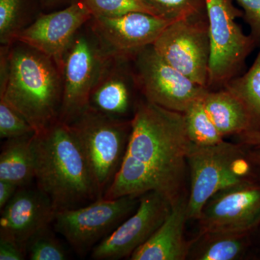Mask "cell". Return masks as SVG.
I'll list each match as a JSON object with an SVG mask.
<instances>
[{
    "label": "cell",
    "mask_w": 260,
    "mask_h": 260,
    "mask_svg": "<svg viewBox=\"0 0 260 260\" xmlns=\"http://www.w3.org/2000/svg\"><path fill=\"white\" fill-rule=\"evenodd\" d=\"M125 156L103 198H140L150 191L174 205L183 196L191 142L184 113L168 110L142 99L135 104Z\"/></svg>",
    "instance_id": "1"
},
{
    "label": "cell",
    "mask_w": 260,
    "mask_h": 260,
    "mask_svg": "<svg viewBox=\"0 0 260 260\" xmlns=\"http://www.w3.org/2000/svg\"><path fill=\"white\" fill-rule=\"evenodd\" d=\"M62 70L55 59L16 41L0 47V99L41 133L59 121Z\"/></svg>",
    "instance_id": "2"
},
{
    "label": "cell",
    "mask_w": 260,
    "mask_h": 260,
    "mask_svg": "<svg viewBox=\"0 0 260 260\" xmlns=\"http://www.w3.org/2000/svg\"><path fill=\"white\" fill-rule=\"evenodd\" d=\"M35 180L56 211L99 199L88 162L71 126L60 120L32 137Z\"/></svg>",
    "instance_id": "3"
},
{
    "label": "cell",
    "mask_w": 260,
    "mask_h": 260,
    "mask_svg": "<svg viewBox=\"0 0 260 260\" xmlns=\"http://www.w3.org/2000/svg\"><path fill=\"white\" fill-rule=\"evenodd\" d=\"M131 119L112 117L88 107L68 124L83 150L99 199L112 185L125 156Z\"/></svg>",
    "instance_id": "4"
},
{
    "label": "cell",
    "mask_w": 260,
    "mask_h": 260,
    "mask_svg": "<svg viewBox=\"0 0 260 260\" xmlns=\"http://www.w3.org/2000/svg\"><path fill=\"white\" fill-rule=\"evenodd\" d=\"M243 147L225 140L208 146L191 143L187 155L190 173L188 218L198 220L205 205L214 194L250 179L249 165L252 164Z\"/></svg>",
    "instance_id": "5"
},
{
    "label": "cell",
    "mask_w": 260,
    "mask_h": 260,
    "mask_svg": "<svg viewBox=\"0 0 260 260\" xmlns=\"http://www.w3.org/2000/svg\"><path fill=\"white\" fill-rule=\"evenodd\" d=\"M209 26L210 59L208 88H223L240 75L246 58L258 46L237 22L244 13L233 0H205Z\"/></svg>",
    "instance_id": "6"
},
{
    "label": "cell",
    "mask_w": 260,
    "mask_h": 260,
    "mask_svg": "<svg viewBox=\"0 0 260 260\" xmlns=\"http://www.w3.org/2000/svg\"><path fill=\"white\" fill-rule=\"evenodd\" d=\"M112 54L88 23L73 38L63 57V98L59 120L70 124L88 107L89 98Z\"/></svg>",
    "instance_id": "7"
},
{
    "label": "cell",
    "mask_w": 260,
    "mask_h": 260,
    "mask_svg": "<svg viewBox=\"0 0 260 260\" xmlns=\"http://www.w3.org/2000/svg\"><path fill=\"white\" fill-rule=\"evenodd\" d=\"M140 198H102L79 208L56 212L54 228L80 257H85L138 208Z\"/></svg>",
    "instance_id": "8"
},
{
    "label": "cell",
    "mask_w": 260,
    "mask_h": 260,
    "mask_svg": "<svg viewBox=\"0 0 260 260\" xmlns=\"http://www.w3.org/2000/svg\"><path fill=\"white\" fill-rule=\"evenodd\" d=\"M131 64L135 83L143 99L168 110L184 113L209 90L168 64L153 46L132 57Z\"/></svg>",
    "instance_id": "9"
},
{
    "label": "cell",
    "mask_w": 260,
    "mask_h": 260,
    "mask_svg": "<svg viewBox=\"0 0 260 260\" xmlns=\"http://www.w3.org/2000/svg\"><path fill=\"white\" fill-rule=\"evenodd\" d=\"M153 47L168 64L208 88L210 41L207 15L172 22Z\"/></svg>",
    "instance_id": "10"
},
{
    "label": "cell",
    "mask_w": 260,
    "mask_h": 260,
    "mask_svg": "<svg viewBox=\"0 0 260 260\" xmlns=\"http://www.w3.org/2000/svg\"><path fill=\"white\" fill-rule=\"evenodd\" d=\"M198 220V237L215 233L250 234L260 225V184L250 179L218 191Z\"/></svg>",
    "instance_id": "11"
},
{
    "label": "cell",
    "mask_w": 260,
    "mask_h": 260,
    "mask_svg": "<svg viewBox=\"0 0 260 260\" xmlns=\"http://www.w3.org/2000/svg\"><path fill=\"white\" fill-rule=\"evenodd\" d=\"M172 205L161 194L142 195L136 210L91 251L92 259L116 260L130 257L164 223Z\"/></svg>",
    "instance_id": "12"
},
{
    "label": "cell",
    "mask_w": 260,
    "mask_h": 260,
    "mask_svg": "<svg viewBox=\"0 0 260 260\" xmlns=\"http://www.w3.org/2000/svg\"><path fill=\"white\" fill-rule=\"evenodd\" d=\"M172 22L135 12L115 18H92L88 23L111 54L131 59L145 48L153 46Z\"/></svg>",
    "instance_id": "13"
},
{
    "label": "cell",
    "mask_w": 260,
    "mask_h": 260,
    "mask_svg": "<svg viewBox=\"0 0 260 260\" xmlns=\"http://www.w3.org/2000/svg\"><path fill=\"white\" fill-rule=\"evenodd\" d=\"M93 18L80 0L52 13H41L19 36L28 44L55 59L61 68L63 57L73 38Z\"/></svg>",
    "instance_id": "14"
},
{
    "label": "cell",
    "mask_w": 260,
    "mask_h": 260,
    "mask_svg": "<svg viewBox=\"0 0 260 260\" xmlns=\"http://www.w3.org/2000/svg\"><path fill=\"white\" fill-rule=\"evenodd\" d=\"M56 210L50 199L37 189L21 187L1 210L0 239L26 249L28 243L54 221Z\"/></svg>",
    "instance_id": "15"
},
{
    "label": "cell",
    "mask_w": 260,
    "mask_h": 260,
    "mask_svg": "<svg viewBox=\"0 0 260 260\" xmlns=\"http://www.w3.org/2000/svg\"><path fill=\"white\" fill-rule=\"evenodd\" d=\"M135 91L139 90L131 59L112 54L90 93L88 107L112 117L130 119L127 116L138 102H133Z\"/></svg>",
    "instance_id": "16"
},
{
    "label": "cell",
    "mask_w": 260,
    "mask_h": 260,
    "mask_svg": "<svg viewBox=\"0 0 260 260\" xmlns=\"http://www.w3.org/2000/svg\"><path fill=\"white\" fill-rule=\"evenodd\" d=\"M187 215L185 198L172 205L164 223L151 237L132 254L131 260H184L191 243L184 237Z\"/></svg>",
    "instance_id": "17"
},
{
    "label": "cell",
    "mask_w": 260,
    "mask_h": 260,
    "mask_svg": "<svg viewBox=\"0 0 260 260\" xmlns=\"http://www.w3.org/2000/svg\"><path fill=\"white\" fill-rule=\"evenodd\" d=\"M207 112L223 138L254 129L249 111L242 101L225 88L208 90L203 97Z\"/></svg>",
    "instance_id": "18"
},
{
    "label": "cell",
    "mask_w": 260,
    "mask_h": 260,
    "mask_svg": "<svg viewBox=\"0 0 260 260\" xmlns=\"http://www.w3.org/2000/svg\"><path fill=\"white\" fill-rule=\"evenodd\" d=\"M34 135L5 140L0 154V181H8L21 188L29 185L35 179L32 148Z\"/></svg>",
    "instance_id": "19"
},
{
    "label": "cell",
    "mask_w": 260,
    "mask_h": 260,
    "mask_svg": "<svg viewBox=\"0 0 260 260\" xmlns=\"http://www.w3.org/2000/svg\"><path fill=\"white\" fill-rule=\"evenodd\" d=\"M223 88L242 101L250 114L254 130H260V47L250 68L228 82Z\"/></svg>",
    "instance_id": "20"
},
{
    "label": "cell",
    "mask_w": 260,
    "mask_h": 260,
    "mask_svg": "<svg viewBox=\"0 0 260 260\" xmlns=\"http://www.w3.org/2000/svg\"><path fill=\"white\" fill-rule=\"evenodd\" d=\"M249 234L240 233H215L203 238L201 248L195 259L198 260H235L241 257L246 247Z\"/></svg>",
    "instance_id": "21"
},
{
    "label": "cell",
    "mask_w": 260,
    "mask_h": 260,
    "mask_svg": "<svg viewBox=\"0 0 260 260\" xmlns=\"http://www.w3.org/2000/svg\"><path fill=\"white\" fill-rule=\"evenodd\" d=\"M26 0H0V44L8 46L36 20Z\"/></svg>",
    "instance_id": "22"
},
{
    "label": "cell",
    "mask_w": 260,
    "mask_h": 260,
    "mask_svg": "<svg viewBox=\"0 0 260 260\" xmlns=\"http://www.w3.org/2000/svg\"><path fill=\"white\" fill-rule=\"evenodd\" d=\"M203 97L193 103L184 113L188 137L197 145L219 144L224 141V138L207 112Z\"/></svg>",
    "instance_id": "23"
},
{
    "label": "cell",
    "mask_w": 260,
    "mask_h": 260,
    "mask_svg": "<svg viewBox=\"0 0 260 260\" xmlns=\"http://www.w3.org/2000/svg\"><path fill=\"white\" fill-rule=\"evenodd\" d=\"M93 18H115L135 12L160 16L145 0H80Z\"/></svg>",
    "instance_id": "24"
},
{
    "label": "cell",
    "mask_w": 260,
    "mask_h": 260,
    "mask_svg": "<svg viewBox=\"0 0 260 260\" xmlns=\"http://www.w3.org/2000/svg\"><path fill=\"white\" fill-rule=\"evenodd\" d=\"M162 18L176 21L206 16L205 0H145Z\"/></svg>",
    "instance_id": "25"
},
{
    "label": "cell",
    "mask_w": 260,
    "mask_h": 260,
    "mask_svg": "<svg viewBox=\"0 0 260 260\" xmlns=\"http://www.w3.org/2000/svg\"><path fill=\"white\" fill-rule=\"evenodd\" d=\"M27 256L31 260L68 259V254L49 228L32 238L27 246Z\"/></svg>",
    "instance_id": "26"
},
{
    "label": "cell",
    "mask_w": 260,
    "mask_h": 260,
    "mask_svg": "<svg viewBox=\"0 0 260 260\" xmlns=\"http://www.w3.org/2000/svg\"><path fill=\"white\" fill-rule=\"evenodd\" d=\"M36 131L20 113L0 99V138L3 140L31 136Z\"/></svg>",
    "instance_id": "27"
},
{
    "label": "cell",
    "mask_w": 260,
    "mask_h": 260,
    "mask_svg": "<svg viewBox=\"0 0 260 260\" xmlns=\"http://www.w3.org/2000/svg\"><path fill=\"white\" fill-rule=\"evenodd\" d=\"M244 13V20L250 28V35L260 44V0H236Z\"/></svg>",
    "instance_id": "28"
},
{
    "label": "cell",
    "mask_w": 260,
    "mask_h": 260,
    "mask_svg": "<svg viewBox=\"0 0 260 260\" xmlns=\"http://www.w3.org/2000/svg\"><path fill=\"white\" fill-rule=\"evenodd\" d=\"M27 251L16 243L0 239V260H23Z\"/></svg>",
    "instance_id": "29"
},
{
    "label": "cell",
    "mask_w": 260,
    "mask_h": 260,
    "mask_svg": "<svg viewBox=\"0 0 260 260\" xmlns=\"http://www.w3.org/2000/svg\"><path fill=\"white\" fill-rule=\"evenodd\" d=\"M238 143L251 149H260V130H251L238 135Z\"/></svg>",
    "instance_id": "30"
},
{
    "label": "cell",
    "mask_w": 260,
    "mask_h": 260,
    "mask_svg": "<svg viewBox=\"0 0 260 260\" xmlns=\"http://www.w3.org/2000/svg\"><path fill=\"white\" fill-rule=\"evenodd\" d=\"M18 186L8 181H0V210L6 206L18 189Z\"/></svg>",
    "instance_id": "31"
},
{
    "label": "cell",
    "mask_w": 260,
    "mask_h": 260,
    "mask_svg": "<svg viewBox=\"0 0 260 260\" xmlns=\"http://www.w3.org/2000/svg\"><path fill=\"white\" fill-rule=\"evenodd\" d=\"M75 1L77 0H42V3L44 8L52 9L60 5H69Z\"/></svg>",
    "instance_id": "32"
},
{
    "label": "cell",
    "mask_w": 260,
    "mask_h": 260,
    "mask_svg": "<svg viewBox=\"0 0 260 260\" xmlns=\"http://www.w3.org/2000/svg\"><path fill=\"white\" fill-rule=\"evenodd\" d=\"M247 158L252 165L260 167V149H251L247 153Z\"/></svg>",
    "instance_id": "33"
},
{
    "label": "cell",
    "mask_w": 260,
    "mask_h": 260,
    "mask_svg": "<svg viewBox=\"0 0 260 260\" xmlns=\"http://www.w3.org/2000/svg\"><path fill=\"white\" fill-rule=\"evenodd\" d=\"M260 176V175H259Z\"/></svg>",
    "instance_id": "34"
}]
</instances>
